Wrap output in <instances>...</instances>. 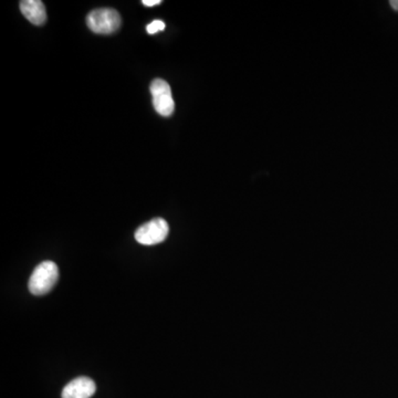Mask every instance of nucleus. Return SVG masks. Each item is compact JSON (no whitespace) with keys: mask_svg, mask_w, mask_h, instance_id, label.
I'll return each instance as SVG.
<instances>
[{"mask_svg":"<svg viewBox=\"0 0 398 398\" xmlns=\"http://www.w3.org/2000/svg\"><path fill=\"white\" fill-rule=\"evenodd\" d=\"M170 232V226L163 218H154L142 225L135 232V240L143 246H154L164 242Z\"/></svg>","mask_w":398,"mask_h":398,"instance_id":"3","label":"nucleus"},{"mask_svg":"<svg viewBox=\"0 0 398 398\" xmlns=\"http://www.w3.org/2000/svg\"><path fill=\"white\" fill-rule=\"evenodd\" d=\"M165 28H166V25H165L164 21L154 20L149 23V25H147V30L149 35H154L159 32V31L164 30Z\"/></svg>","mask_w":398,"mask_h":398,"instance_id":"7","label":"nucleus"},{"mask_svg":"<svg viewBox=\"0 0 398 398\" xmlns=\"http://www.w3.org/2000/svg\"><path fill=\"white\" fill-rule=\"evenodd\" d=\"M59 279V268L54 261L42 262L35 268L29 279L28 289L34 296H44L54 289Z\"/></svg>","mask_w":398,"mask_h":398,"instance_id":"1","label":"nucleus"},{"mask_svg":"<svg viewBox=\"0 0 398 398\" xmlns=\"http://www.w3.org/2000/svg\"><path fill=\"white\" fill-rule=\"evenodd\" d=\"M97 391L94 380L87 376L75 378L65 386L62 398H91Z\"/></svg>","mask_w":398,"mask_h":398,"instance_id":"5","label":"nucleus"},{"mask_svg":"<svg viewBox=\"0 0 398 398\" xmlns=\"http://www.w3.org/2000/svg\"><path fill=\"white\" fill-rule=\"evenodd\" d=\"M23 15L36 26H42L46 20V11L40 0H23L19 4Z\"/></svg>","mask_w":398,"mask_h":398,"instance_id":"6","label":"nucleus"},{"mask_svg":"<svg viewBox=\"0 0 398 398\" xmlns=\"http://www.w3.org/2000/svg\"><path fill=\"white\" fill-rule=\"evenodd\" d=\"M390 5L393 8L394 11H398V0H391Z\"/></svg>","mask_w":398,"mask_h":398,"instance_id":"9","label":"nucleus"},{"mask_svg":"<svg viewBox=\"0 0 398 398\" xmlns=\"http://www.w3.org/2000/svg\"><path fill=\"white\" fill-rule=\"evenodd\" d=\"M149 91L152 94L153 106L157 113L165 118L172 116L175 111V102L170 85L165 80L155 79L151 83Z\"/></svg>","mask_w":398,"mask_h":398,"instance_id":"4","label":"nucleus"},{"mask_svg":"<svg viewBox=\"0 0 398 398\" xmlns=\"http://www.w3.org/2000/svg\"><path fill=\"white\" fill-rule=\"evenodd\" d=\"M142 4H143L145 7H154V6L161 5L162 1H161V0H143Z\"/></svg>","mask_w":398,"mask_h":398,"instance_id":"8","label":"nucleus"},{"mask_svg":"<svg viewBox=\"0 0 398 398\" xmlns=\"http://www.w3.org/2000/svg\"><path fill=\"white\" fill-rule=\"evenodd\" d=\"M121 15L112 8H100L91 11L87 25L94 34L111 35L121 27Z\"/></svg>","mask_w":398,"mask_h":398,"instance_id":"2","label":"nucleus"}]
</instances>
